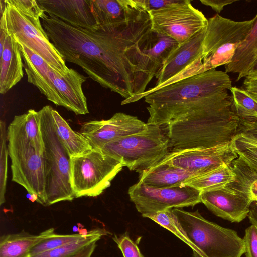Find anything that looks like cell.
Listing matches in <instances>:
<instances>
[{"label":"cell","instance_id":"obj_1","mask_svg":"<svg viewBox=\"0 0 257 257\" xmlns=\"http://www.w3.org/2000/svg\"><path fill=\"white\" fill-rule=\"evenodd\" d=\"M126 21L90 30L48 15L42 25L65 61L79 66L93 80L119 94L133 96L134 73L142 47L152 31L140 0Z\"/></svg>","mask_w":257,"mask_h":257},{"label":"cell","instance_id":"obj_2","mask_svg":"<svg viewBox=\"0 0 257 257\" xmlns=\"http://www.w3.org/2000/svg\"><path fill=\"white\" fill-rule=\"evenodd\" d=\"M240 118L231 95L225 90L200 97L183 106L166 125L171 150L208 148L231 142Z\"/></svg>","mask_w":257,"mask_h":257},{"label":"cell","instance_id":"obj_3","mask_svg":"<svg viewBox=\"0 0 257 257\" xmlns=\"http://www.w3.org/2000/svg\"><path fill=\"white\" fill-rule=\"evenodd\" d=\"M232 82L225 72L211 69L160 88L144 96L149 104L147 123L168 125L181 107L198 98L230 90Z\"/></svg>","mask_w":257,"mask_h":257},{"label":"cell","instance_id":"obj_4","mask_svg":"<svg viewBox=\"0 0 257 257\" xmlns=\"http://www.w3.org/2000/svg\"><path fill=\"white\" fill-rule=\"evenodd\" d=\"M253 21H235L218 14L208 19L201 54L166 86L230 63Z\"/></svg>","mask_w":257,"mask_h":257},{"label":"cell","instance_id":"obj_5","mask_svg":"<svg viewBox=\"0 0 257 257\" xmlns=\"http://www.w3.org/2000/svg\"><path fill=\"white\" fill-rule=\"evenodd\" d=\"M51 108L47 105L39 111L44 145L42 154L45 177L44 205L71 201L74 198L71 185V156L55 132Z\"/></svg>","mask_w":257,"mask_h":257},{"label":"cell","instance_id":"obj_6","mask_svg":"<svg viewBox=\"0 0 257 257\" xmlns=\"http://www.w3.org/2000/svg\"><path fill=\"white\" fill-rule=\"evenodd\" d=\"M147 124L141 132L108 143L101 151L139 173L152 167L170 152V146L161 126Z\"/></svg>","mask_w":257,"mask_h":257},{"label":"cell","instance_id":"obj_7","mask_svg":"<svg viewBox=\"0 0 257 257\" xmlns=\"http://www.w3.org/2000/svg\"><path fill=\"white\" fill-rule=\"evenodd\" d=\"M172 210L202 257H241L245 253L243 239L235 230L205 219L198 210Z\"/></svg>","mask_w":257,"mask_h":257},{"label":"cell","instance_id":"obj_8","mask_svg":"<svg viewBox=\"0 0 257 257\" xmlns=\"http://www.w3.org/2000/svg\"><path fill=\"white\" fill-rule=\"evenodd\" d=\"M1 10L0 27L15 39L22 43L42 57L55 70L66 74L69 68L66 61L50 41L40 22V18L15 6L11 0H5Z\"/></svg>","mask_w":257,"mask_h":257},{"label":"cell","instance_id":"obj_9","mask_svg":"<svg viewBox=\"0 0 257 257\" xmlns=\"http://www.w3.org/2000/svg\"><path fill=\"white\" fill-rule=\"evenodd\" d=\"M123 167L119 161L96 149L71 157V185L74 198L100 195Z\"/></svg>","mask_w":257,"mask_h":257},{"label":"cell","instance_id":"obj_10","mask_svg":"<svg viewBox=\"0 0 257 257\" xmlns=\"http://www.w3.org/2000/svg\"><path fill=\"white\" fill-rule=\"evenodd\" d=\"M152 30L172 38L179 45L201 31L208 19L189 0H177L174 3L148 11Z\"/></svg>","mask_w":257,"mask_h":257},{"label":"cell","instance_id":"obj_11","mask_svg":"<svg viewBox=\"0 0 257 257\" xmlns=\"http://www.w3.org/2000/svg\"><path fill=\"white\" fill-rule=\"evenodd\" d=\"M201 191L188 186L159 188L139 181L128 193L142 216L167 209L193 207L201 203Z\"/></svg>","mask_w":257,"mask_h":257},{"label":"cell","instance_id":"obj_12","mask_svg":"<svg viewBox=\"0 0 257 257\" xmlns=\"http://www.w3.org/2000/svg\"><path fill=\"white\" fill-rule=\"evenodd\" d=\"M12 180L23 186L44 205L45 177L42 154L27 141L7 139Z\"/></svg>","mask_w":257,"mask_h":257},{"label":"cell","instance_id":"obj_13","mask_svg":"<svg viewBox=\"0 0 257 257\" xmlns=\"http://www.w3.org/2000/svg\"><path fill=\"white\" fill-rule=\"evenodd\" d=\"M237 158L231 141L208 148L170 150L160 162L179 167L197 177L230 165Z\"/></svg>","mask_w":257,"mask_h":257},{"label":"cell","instance_id":"obj_14","mask_svg":"<svg viewBox=\"0 0 257 257\" xmlns=\"http://www.w3.org/2000/svg\"><path fill=\"white\" fill-rule=\"evenodd\" d=\"M178 46V42L172 38L152 30L142 47V55L134 73V95L128 99L145 92L147 85L157 76L168 56Z\"/></svg>","mask_w":257,"mask_h":257},{"label":"cell","instance_id":"obj_15","mask_svg":"<svg viewBox=\"0 0 257 257\" xmlns=\"http://www.w3.org/2000/svg\"><path fill=\"white\" fill-rule=\"evenodd\" d=\"M201 202L216 216L239 223L248 216L253 201L234 181L222 189L202 192Z\"/></svg>","mask_w":257,"mask_h":257},{"label":"cell","instance_id":"obj_16","mask_svg":"<svg viewBox=\"0 0 257 257\" xmlns=\"http://www.w3.org/2000/svg\"><path fill=\"white\" fill-rule=\"evenodd\" d=\"M147 125L136 116L118 112L108 120L84 123L79 132L92 148L101 150L111 141L145 130Z\"/></svg>","mask_w":257,"mask_h":257},{"label":"cell","instance_id":"obj_17","mask_svg":"<svg viewBox=\"0 0 257 257\" xmlns=\"http://www.w3.org/2000/svg\"><path fill=\"white\" fill-rule=\"evenodd\" d=\"M206 28L197 33L173 50L166 59L156 76V85L136 97L124 99L121 105L137 102L149 93L163 87L169 81L178 75L201 53Z\"/></svg>","mask_w":257,"mask_h":257},{"label":"cell","instance_id":"obj_18","mask_svg":"<svg viewBox=\"0 0 257 257\" xmlns=\"http://www.w3.org/2000/svg\"><path fill=\"white\" fill-rule=\"evenodd\" d=\"M17 42L24 61V67L28 81L35 86L48 100L63 107V103L54 85L57 71L25 44Z\"/></svg>","mask_w":257,"mask_h":257},{"label":"cell","instance_id":"obj_19","mask_svg":"<svg viewBox=\"0 0 257 257\" xmlns=\"http://www.w3.org/2000/svg\"><path fill=\"white\" fill-rule=\"evenodd\" d=\"M39 4L49 16L84 29H98L94 18L90 0H39Z\"/></svg>","mask_w":257,"mask_h":257},{"label":"cell","instance_id":"obj_20","mask_svg":"<svg viewBox=\"0 0 257 257\" xmlns=\"http://www.w3.org/2000/svg\"><path fill=\"white\" fill-rule=\"evenodd\" d=\"M0 58V93L4 94L24 75L20 46L14 37L8 33Z\"/></svg>","mask_w":257,"mask_h":257},{"label":"cell","instance_id":"obj_21","mask_svg":"<svg viewBox=\"0 0 257 257\" xmlns=\"http://www.w3.org/2000/svg\"><path fill=\"white\" fill-rule=\"evenodd\" d=\"M232 143L238 158L231 163V167L236 175L249 186L257 180V143L238 130Z\"/></svg>","mask_w":257,"mask_h":257},{"label":"cell","instance_id":"obj_22","mask_svg":"<svg viewBox=\"0 0 257 257\" xmlns=\"http://www.w3.org/2000/svg\"><path fill=\"white\" fill-rule=\"evenodd\" d=\"M139 174L140 181L148 186L159 188L183 186L187 181L196 177L193 174L179 167L161 162Z\"/></svg>","mask_w":257,"mask_h":257},{"label":"cell","instance_id":"obj_23","mask_svg":"<svg viewBox=\"0 0 257 257\" xmlns=\"http://www.w3.org/2000/svg\"><path fill=\"white\" fill-rule=\"evenodd\" d=\"M7 138L30 142L42 154L44 145L39 111L30 109L26 113L15 116L8 127Z\"/></svg>","mask_w":257,"mask_h":257},{"label":"cell","instance_id":"obj_24","mask_svg":"<svg viewBox=\"0 0 257 257\" xmlns=\"http://www.w3.org/2000/svg\"><path fill=\"white\" fill-rule=\"evenodd\" d=\"M92 12L98 27L124 22L136 5V0H90Z\"/></svg>","mask_w":257,"mask_h":257},{"label":"cell","instance_id":"obj_25","mask_svg":"<svg viewBox=\"0 0 257 257\" xmlns=\"http://www.w3.org/2000/svg\"><path fill=\"white\" fill-rule=\"evenodd\" d=\"M56 234L54 228H50L38 235L24 231L4 235L0 239V257H29L32 248Z\"/></svg>","mask_w":257,"mask_h":257},{"label":"cell","instance_id":"obj_26","mask_svg":"<svg viewBox=\"0 0 257 257\" xmlns=\"http://www.w3.org/2000/svg\"><path fill=\"white\" fill-rule=\"evenodd\" d=\"M51 112L55 132L71 157L83 154L92 149L86 138L80 132L73 131L52 107Z\"/></svg>","mask_w":257,"mask_h":257},{"label":"cell","instance_id":"obj_27","mask_svg":"<svg viewBox=\"0 0 257 257\" xmlns=\"http://www.w3.org/2000/svg\"><path fill=\"white\" fill-rule=\"evenodd\" d=\"M253 20L251 30L237 49L231 62L224 65L225 72L227 73L238 74L237 81L246 77L254 52L257 48V14Z\"/></svg>","mask_w":257,"mask_h":257},{"label":"cell","instance_id":"obj_28","mask_svg":"<svg viewBox=\"0 0 257 257\" xmlns=\"http://www.w3.org/2000/svg\"><path fill=\"white\" fill-rule=\"evenodd\" d=\"M236 178L231 164L223 165L207 174L190 179L183 186L193 187L202 192L223 188L235 181Z\"/></svg>","mask_w":257,"mask_h":257},{"label":"cell","instance_id":"obj_29","mask_svg":"<svg viewBox=\"0 0 257 257\" xmlns=\"http://www.w3.org/2000/svg\"><path fill=\"white\" fill-rule=\"evenodd\" d=\"M110 233L105 229L97 228L86 233V236L70 243L62 245L31 257H72L87 245L99 240L102 236Z\"/></svg>","mask_w":257,"mask_h":257},{"label":"cell","instance_id":"obj_30","mask_svg":"<svg viewBox=\"0 0 257 257\" xmlns=\"http://www.w3.org/2000/svg\"><path fill=\"white\" fill-rule=\"evenodd\" d=\"M142 217L151 219L174 234L192 249L194 257H202L199 249L189 239L172 209L144 215Z\"/></svg>","mask_w":257,"mask_h":257},{"label":"cell","instance_id":"obj_31","mask_svg":"<svg viewBox=\"0 0 257 257\" xmlns=\"http://www.w3.org/2000/svg\"><path fill=\"white\" fill-rule=\"evenodd\" d=\"M230 91L237 116L242 120L256 121L257 101L243 89L232 86Z\"/></svg>","mask_w":257,"mask_h":257},{"label":"cell","instance_id":"obj_32","mask_svg":"<svg viewBox=\"0 0 257 257\" xmlns=\"http://www.w3.org/2000/svg\"><path fill=\"white\" fill-rule=\"evenodd\" d=\"M86 234V233L66 235L56 234L43 240L32 248L29 257L79 240L84 238Z\"/></svg>","mask_w":257,"mask_h":257},{"label":"cell","instance_id":"obj_33","mask_svg":"<svg viewBox=\"0 0 257 257\" xmlns=\"http://www.w3.org/2000/svg\"><path fill=\"white\" fill-rule=\"evenodd\" d=\"M7 134L5 123L1 121V157H0V204L5 202L6 188L9 151L6 146Z\"/></svg>","mask_w":257,"mask_h":257},{"label":"cell","instance_id":"obj_34","mask_svg":"<svg viewBox=\"0 0 257 257\" xmlns=\"http://www.w3.org/2000/svg\"><path fill=\"white\" fill-rule=\"evenodd\" d=\"M123 257H144L138 245L131 239L127 233L113 237Z\"/></svg>","mask_w":257,"mask_h":257},{"label":"cell","instance_id":"obj_35","mask_svg":"<svg viewBox=\"0 0 257 257\" xmlns=\"http://www.w3.org/2000/svg\"><path fill=\"white\" fill-rule=\"evenodd\" d=\"M246 257H257V226L251 224L245 230L243 238Z\"/></svg>","mask_w":257,"mask_h":257},{"label":"cell","instance_id":"obj_36","mask_svg":"<svg viewBox=\"0 0 257 257\" xmlns=\"http://www.w3.org/2000/svg\"><path fill=\"white\" fill-rule=\"evenodd\" d=\"M11 2L21 9L40 19H42L47 16L37 1L11 0Z\"/></svg>","mask_w":257,"mask_h":257},{"label":"cell","instance_id":"obj_37","mask_svg":"<svg viewBox=\"0 0 257 257\" xmlns=\"http://www.w3.org/2000/svg\"><path fill=\"white\" fill-rule=\"evenodd\" d=\"M238 130L257 143V121H247L240 119Z\"/></svg>","mask_w":257,"mask_h":257},{"label":"cell","instance_id":"obj_38","mask_svg":"<svg viewBox=\"0 0 257 257\" xmlns=\"http://www.w3.org/2000/svg\"><path fill=\"white\" fill-rule=\"evenodd\" d=\"M177 0H141L142 3L148 11L164 8L174 3Z\"/></svg>","mask_w":257,"mask_h":257},{"label":"cell","instance_id":"obj_39","mask_svg":"<svg viewBox=\"0 0 257 257\" xmlns=\"http://www.w3.org/2000/svg\"><path fill=\"white\" fill-rule=\"evenodd\" d=\"M243 89L257 101V77H246L243 82Z\"/></svg>","mask_w":257,"mask_h":257},{"label":"cell","instance_id":"obj_40","mask_svg":"<svg viewBox=\"0 0 257 257\" xmlns=\"http://www.w3.org/2000/svg\"><path fill=\"white\" fill-rule=\"evenodd\" d=\"M235 2L236 0H200L202 4L210 7L218 13H220L225 6Z\"/></svg>","mask_w":257,"mask_h":257},{"label":"cell","instance_id":"obj_41","mask_svg":"<svg viewBox=\"0 0 257 257\" xmlns=\"http://www.w3.org/2000/svg\"><path fill=\"white\" fill-rule=\"evenodd\" d=\"M246 77H257V48L254 52L251 62L246 73Z\"/></svg>","mask_w":257,"mask_h":257},{"label":"cell","instance_id":"obj_42","mask_svg":"<svg viewBox=\"0 0 257 257\" xmlns=\"http://www.w3.org/2000/svg\"><path fill=\"white\" fill-rule=\"evenodd\" d=\"M94 242L82 249L80 252L72 257H91L96 247Z\"/></svg>","mask_w":257,"mask_h":257},{"label":"cell","instance_id":"obj_43","mask_svg":"<svg viewBox=\"0 0 257 257\" xmlns=\"http://www.w3.org/2000/svg\"><path fill=\"white\" fill-rule=\"evenodd\" d=\"M248 218L251 224L257 226V202H253L250 208Z\"/></svg>","mask_w":257,"mask_h":257},{"label":"cell","instance_id":"obj_44","mask_svg":"<svg viewBox=\"0 0 257 257\" xmlns=\"http://www.w3.org/2000/svg\"><path fill=\"white\" fill-rule=\"evenodd\" d=\"M248 193L253 202H257V180L251 183L249 187Z\"/></svg>","mask_w":257,"mask_h":257}]
</instances>
